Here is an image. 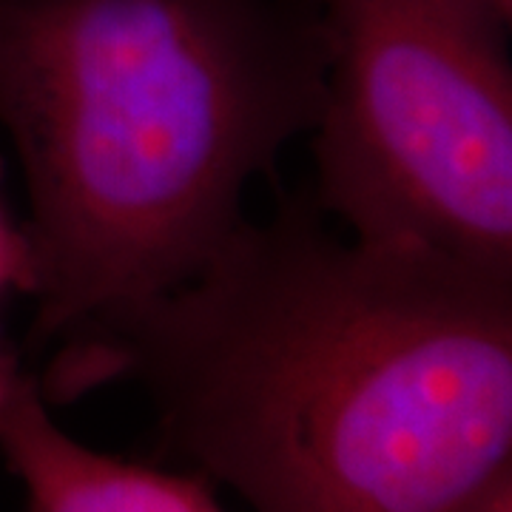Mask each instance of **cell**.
<instances>
[{
  "instance_id": "277c9868",
  "label": "cell",
  "mask_w": 512,
  "mask_h": 512,
  "mask_svg": "<svg viewBox=\"0 0 512 512\" xmlns=\"http://www.w3.org/2000/svg\"><path fill=\"white\" fill-rule=\"evenodd\" d=\"M0 461L23 487L26 512H225L205 478L109 456L66 433L3 330Z\"/></svg>"
},
{
  "instance_id": "3957f363",
  "label": "cell",
  "mask_w": 512,
  "mask_h": 512,
  "mask_svg": "<svg viewBox=\"0 0 512 512\" xmlns=\"http://www.w3.org/2000/svg\"><path fill=\"white\" fill-rule=\"evenodd\" d=\"M319 211L353 237L512 268L510 29L476 0H311Z\"/></svg>"
},
{
  "instance_id": "5b68a950",
  "label": "cell",
  "mask_w": 512,
  "mask_h": 512,
  "mask_svg": "<svg viewBox=\"0 0 512 512\" xmlns=\"http://www.w3.org/2000/svg\"><path fill=\"white\" fill-rule=\"evenodd\" d=\"M447 512H512V464L495 470Z\"/></svg>"
},
{
  "instance_id": "6da1fadb",
  "label": "cell",
  "mask_w": 512,
  "mask_h": 512,
  "mask_svg": "<svg viewBox=\"0 0 512 512\" xmlns=\"http://www.w3.org/2000/svg\"><path fill=\"white\" fill-rule=\"evenodd\" d=\"M35 373L49 404L134 384L165 456L251 512H447L512 464V268L288 197Z\"/></svg>"
},
{
  "instance_id": "7a4b0ae2",
  "label": "cell",
  "mask_w": 512,
  "mask_h": 512,
  "mask_svg": "<svg viewBox=\"0 0 512 512\" xmlns=\"http://www.w3.org/2000/svg\"><path fill=\"white\" fill-rule=\"evenodd\" d=\"M325 37L279 0H0V128L46 348L202 271L311 134Z\"/></svg>"
},
{
  "instance_id": "8992f818",
  "label": "cell",
  "mask_w": 512,
  "mask_h": 512,
  "mask_svg": "<svg viewBox=\"0 0 512 512\" xmlns=\"http://www.w3.org/2000/svg\"><path fill=\"white\" fill-rule=\"evenodd\" d=\"M0 285H23V245L0 220Z\"/></svg>"
},
{
  "instance_id": "52a82bcc",
  "label": "cell",
  "mask_w": 512,
  "mask_h": 512,
  "mask_svg": "<svg viewBox=\"0 0 512 512\" xmlns=\"http://www.w3.org/2000/svg\"><path fill=\"white\" fill-rule=\"evenodd\" d=\"M481 3L495 20H501L504 26H510L512 23V0H476Z\"/></svg>"
}]
</instances>
